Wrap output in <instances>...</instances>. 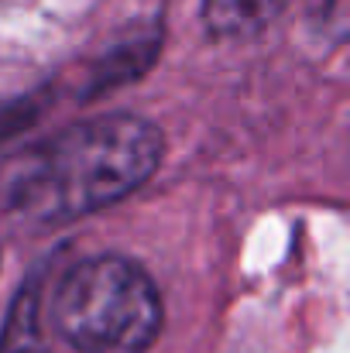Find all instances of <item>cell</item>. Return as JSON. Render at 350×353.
Returning <instances> with one entry per match:
<instances>
[{"instance_id":"obj_4","label":"cell","mask_w":350,"mask_h":353,"mask_svg":"<svg viewBox=\"0 0 350 353\" xmlns=\"http://www.w3.org/2000/svg\"><path fill=\"white\" fill-rule=\"evenodd\" d=\"M289 0H203V24L217 38H254L261 34Z\"/></svg>"},{"instance_id":"obj_2","label":"cell","mask_w":350,"mask_h":353,"mask_svg":"<svg viewBox=\"0 0 350 353\" xmlns=\"http://www.w3.org/2000/svg\"><path fill=\"white\" fill-rule=\"evenodd\" d=\"M162 295L124 254L76 261L52 295V326L79 353H144L162 333Z\"/></svg>"},{"instance_id":"obj_1","label":"cell","mask_w":350,"mask_h":353,"mask_svg":"<svg viewBox=\"0 0 350 353\" xmlns=\"http://www.w3.org/2000/svg\"><path fill=\"white\" fill-rule=\"evenodd\" d=\"M165 137L137 114H100L0 154V216L59 227L137 192L162 165Z\"/></svg>"},{"instance_id":"obj_3","label":"cell","mask_w":350,"mask_h":353,"mask_svg":"<svg viewBox=\"0 0 350 353\" xmlns=\"http://www.w3.org/2000/svg\"><path fill=\"white\" fill-rule=\"evenodd\" d=\"M0 353H48L45 326H41L38 274L28 278L10 299V309L0 323Z\"/></svg>"}]
</instances>
